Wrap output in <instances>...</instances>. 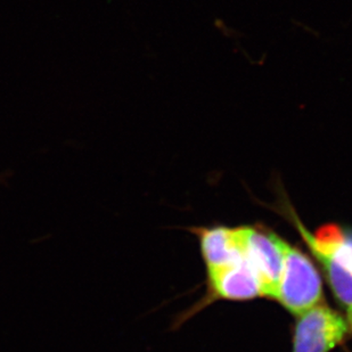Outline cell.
<instances>
[{"label": "cell", "mask_w": 352, "mask_h": 352, "mask_svg": "<svg viewBox=\"0 0 352 352\" xmlns=\"http://www.w3.org/2000/svg\"><path fill=\"white\" fill-rule=\"evenodd\" d=\"M289 217L322 267L336 299L346 308L352 306V236L336 225H326L311 233L296 213Z\"/></svg>", "instance_id": "cell-1"}, {"label": "cell", "mask_w": 352, "mask_h": 352, "mask_svg": "<svg viewBox=\"0 0 352 352\" xmlns=\"http://www.w3.org/2000/svg\"><path fill=\"white\" fill-rule=\"evenodd\" d=\"M283 253L282 276L276 299L289 313L299 316L322 302V282L313 260L278 236Z\"/></svg>", "instance_id": "cell-2"}, {"label": "cell", "mask_w": 352, "mask_h": 352, "mask_svg": "<svg viewBox=\"0 0 352 352\" xmlns=\"http://www.w3.org/2000/svg\"><path fill=\"white\" fill-rule=\"evenodd\" d=\"M296 317L292 352H331L350 333L346 319L324 302Z\"/></svg>", "instance_id": "cell-3"}, {"label": "cell", "mask_w": 352, "mask_h": 352, "mask_svg": "<svg viewBox=\"0 0 352 352\" xmlns=\"http://www.w3.org/2000/svg\"><path fill=\"white\" fill-rule=\"evenodd\" d=\"M244 258L258 277L263 298L275 300L283 268L278 235L263 227H245Z\"/></svg>", "instance_id": "cell-4"}, {"label": "cell", "mask_w": 352, "mask_h": 352, "mask_svg": "<svg viewBox=\"0 0 352 352\" xmlns=\"http://www.w3.org/2000/svg\"><path fill=\"white\" fill-rule=\"evenodd\" d=\"M210 292L217 299L248 301L263 296L256 273L245 258L206 268Z\"/></svg>", "instance_id": "cell-5"}, {"label": "cell", "mask_w": 352, "mask_h": 352, "mask_svg": "<svg viewBox=\"0 0 352 352\" xmlns=\"http://www.w3.org/2000/svg\"><path fill=\"white\" fill-rule=\"evenodd\" d=\"M206 268L244 258L245 227L218 226L195 230Z\"/></svg>", "instance_id": "cell-6"}, {"label": "cell", "mask_w": 352, "mask_h": 352, "mask_svg": "<svg viewBox=\"0 0 352 352\" xmlns=\"http://www.w3.org/2000/svg\"><path fill=\"white\" fill-rule=\"evenodd\" d=\"M346 322H348V327H349V332L352 333V306L346 308Z\"/></svg>", "instance_id": "cell-7"}]
</instances>
